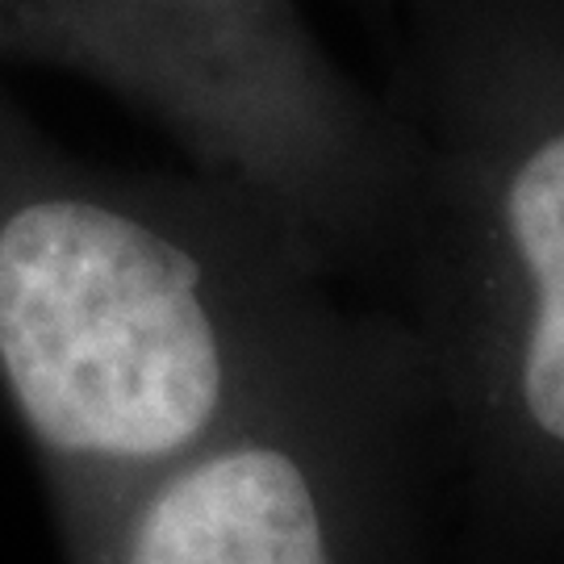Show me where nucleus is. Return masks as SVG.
<instances>
[{"label": "nucleus", "instance_id": "obj_3", "mask_svg": "<svg viewBox=\"0 0 564 564\" xmlns=\"http://www.w3.org/2000/svg\"><path fill=\"white\" fill-rule=\"evenodd\" d=\"M4 67L93 84L184 167L251 193L377 293L398 151L372 80L302 0H0Z\"/></svg>", "mask_w": 564, "mask_h": 564}, {"label": "nucleus", "instance_id": "obj_1", "mask_svg": "<svg viewBox=\"0 0 564 564\" xmlns=\"http://www.w3.org/2000/svg\"><path fill=\"white\" fill-rule=\"evenodd\" d=\"M364 297L251 193L84 160L0 80V393L59 561Z\"/></svg>", "mask_w": 564, "mask_h": 564}, {"label": "nucleus", "instance_id": "obj_4", "mask_svg": "<svg viewBox=\"0 0 564 564\" xmlns=\"http://www.w3.org/2000/svg\"><path fill=\"white\" fill-rule=\"evenodd\" d=\"M59 564H447L423 377L389 310L364 297Z\"/></svg>", "mask_w": 564, "mask_h": 564}, {"label": "nucleus", "instance_id": "obj_2", "mask_svg": "<svg viewBox=\"0 0 564 564\" xmlns=\"http://www.w3.org/2000/svg\"><path fill=\"white\" fill-rule=\"evenodd\" d=\"M398 214L377 305L431 419L447 564H564V0H356Z\"/></svg>", "mask_w": 564, "mask_h": 564}]
</instances>
